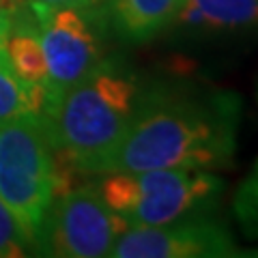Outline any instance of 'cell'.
<instances>
[{
	"label": "cell",
	"mask_w": 258,
	"mask_h": 258,
	"mask_svg": "<svg viewBox=\"0 0 258 258\" xmlns=\"http://www.w3.org/2000/svg\"><path fill=\"white\" fill-rule=\"evenodd\" d=\"M5 5H7V0H0V13H3V9H5Z\"/></svg>",
	"instance_id": "5bb4252c"
},
{
	"label": "cell",
	"mask_w": 258,
	"mask_h": 258,
	"mask_svg": "<svg viewBox=\"0 0 258 258\" xmlns=\"http://www.w3.org/2000/svg\"><path fill=\"white\" fill-rule=\"evenodd\" d=\"M127 228L101 198L97 183H84L52 200L37 249L60 258H101L110 256Z\"/></svg>",
	"instance_id": "5b68a950"
},
{
	"label": "cell",
	"mask_w": 258,
	"mask_h": 258,
	"mask_svg": "<svg viewBox=\"0 0 258 258\" xmlns=\"http://www.w3.org/2000/svg\"><path fill=\"white\" fill-rule=\"evenodd\" d=\"M256 97H258V95H256Z\"/></svg>",
	"instance_id": "9a60e30c"
},
{
	"label": "cell",
	"mask_w": 258,
	"mask_h": 258,
	"mask_svg": "<svg viewBox=\"0 0 258 258\" xmlns=\"http://www.w3.org/2000/svg\"><path fill=\"white\" fill-rule=\"evenodd\" d=\"M232 254H237L235 239L213 215L127 228L110 249L112 258H215Z\"/></svg>",
	"instance_id": "52a82bcc"
},
{
	"label": "cell",
	"mask_w": 258,
	"mask_h": 258,
	"mask_svg": "<svg viewBox=\"0 0 258 258\" xmlns=\"http://www.w3.org/2000/svg\"><path fill=\"white\" fill-rule=\"evenodd\" d=\"M9 22V9L0 13V123L26 114H43L45 110V86L26 84L13 71L5 54V32Z\"/></svg>",
	"instance_id": "30bf717a"
},
{
	"label": "cell",
	"mask_w": 258,
	"mask_h": 258,
	"mask_svg": "<svg viewBox=\"0 0 258 258\" xmlns=\"http://www.w3.org/2000/svg\"><path fill=\"white\" fill-rule=\"evenodd\" d=\"M183 0H110L112 20L129 41H149L172 26Z\"/></svg>",
	"instance_id": "9c48e42d"
},
{
	"label": "cell",
	"mask_w": 258,
	"mask_h": 258,
	"mask_svg": "<svg viewBox=\"0 0 258 258\" xmlns=\"http://www.w3.org/2000/svg\"><path fill=\"white\" fill-rule=\"evenodd\" d=\"M30 243L22 226L13 217L3 200H0V258H20L28 254Z\"/></svg>",
	"instance_id": "7c38bea8"
},
{
	"label": "cell",
	"mask_w": 258,
	"mask_h": 258,
	"mask_svg": "<svg viewBox=\"0 0 258 258\" xmlns=\"http://www.w3.org/2000/svg\"><path fill=\"white\" fill-rule=\"evenodd\" d=\"M172 26L198 37H258V0H183Z\"/></svg>",
	"instance_id": "ba28073f"
},
{
	"label": "cell",
	"mask_w": 258,
	"mask_h": 258,
	"mask_svg": "<svg viewBox=\"0 0 258 258\" xmlns=\"http://www.w3.org/2000/svg\"><path fill=\"white\" fill-rule=\"evenodd\" d=\"M88 11L91 9L71 7L32 11L39 24V37L47 64L45 108L103 62L101 37L88 18Z\"/></svg>",
	"instance_id": "8992f818"
},
{
	"label": "cell",
	"mask_w": 258,
	"mask_h": 258,
	"mask_svg": "<svg viewBox=\"0 0 258 258\" xmlns=\"http://www.w3.org/2000/svg\"><path fill=\"white\" fill-rule=\"evenodd\" d=\"M108 3V0H26V5L32 11H54V9H93V7Z\"/></svg>",
	"instance_id": "4fadbf2b"
},
{
	"label": "cell",
	"mask_w": 258,
	"mask_h": 258,
	"mask_svg": "<svg viewBox=\"0 0 258 258\" xmlns=\"http://www.w3.org/2000/svg\"><path fill=\"white\" fill-rule=\"evenodd\" d=\"M97 189L112 211L129 228H136L209 215L220 200L224 183L211 170L200 168H155L106 172Z\"/></svg>",
	"instance_id": "3957f363"
},
{
	"label": "cell",
	"mask_w": 258,
	"mask_h": 258,
	"mask_svg": "<svg viewBox=\"0 0 258 258\" xmlns=\"http://www.w3.org/2000/svg\"><path fill=\"white\" fill-rule=\"evenodd\" d=\"M0 200L37 249L54 200V142L43 114L0 123Z\"/></svg>",
	"instance_id": "277c9868"
},
{
	"label": "cell",
	"mask_w": 258,
	"mask_h": 258,
	"mask_svg": "<svg viewBox=\"0 0 258 258\" xmlns=\"http://www.w3.org/2000/svg\"><path fill=\"white\" fill-rule=\"evenodd\" d=\"M232 211L241 232L249 239H258V161L239 185L232 200Z\"/></svg>",
	"instance_id": "8fae6325"
},
{
	"label": "cell",
	"mask_w": 258,
	"mask_h": 258,
	"mask_svg": "<svg viewBox=\"0 0 258 258\" xmlns=\"http://www.w3.org/2000/svg\"><path fill=\"white\" fill-rule=\"evenodd\" d=\"M138 80L103 60L45 108L52 142L84 174H103L136 116Z\"/></svg>",
	"instance_id": "7a4b0ae2"
},
{
	"label": "cell",
	"mask_w": 258,
	"mask_h": 258,
	"mask_svg": "<svg viewBox=\"0 0 258 258\" xmlns=\"http://www.w3.org/2000/svg\"><path fill=\"white\" fill-rule=\"evenodd\" d=\"M239 123L241 99L224 88L185 80L144 88L106 172L226 168L235 157Z\"/></svg>",
	"instance_id": "6da1fadb"
}]
</instances>
